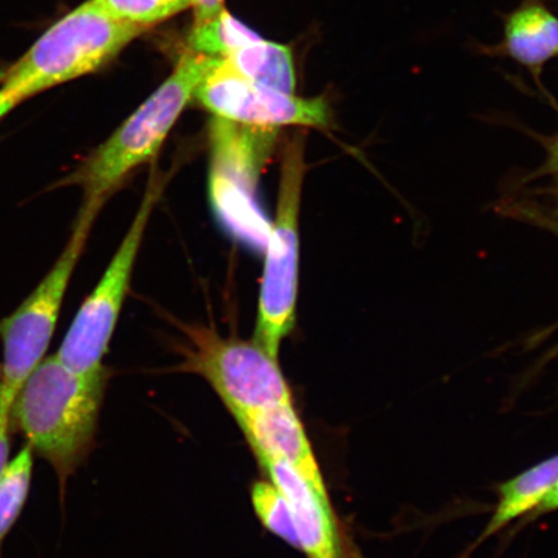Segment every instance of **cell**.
<instances>
[{
  "mask_svg": "<svg viewBox=\"0 0 558 558\" xmlns=\"http://www.w3.org/2000/svg\"><path fill=\"white\" fill-rule=\"evenodd\" d=\"M548 166L550 171L558 174V136L554 144L550 145Z\"/></svg>",
  "mask_w": 558,
  "mask_h": 558,
  "instance_id": "21",
  "label": "cell"
},
{
  "mask_svg": "<svg viewBox=\"0 0 558 558\" xmlns=\"http://www.w3.org/2000/svg\"><path fill=\"white\" fill-rule=\"evenodd\" d=\"M260 38L225 10L205 23L194 24L187 46L191 52L226 60L241 47Z\"/></svg>",
  "mask_w": 558,
  "mask_h": 558,
  "instance_id": "14",
  "label": "cell"
},
{
  "mask_svg": "<svg viewBox=\"0 0 558 558\" xmlns=\"http://www.w3.org/2000/svg\"><path fill=\"white\" fill-rule=\"evenodd\" d=\"M111 16L124 23L149 26L191 9L192 0H95Z\"/></svg>",
  "mask_w": 558,
  "mask_h": 558,
  "instance_id": "17",
  "label": "cell"
},
{
  "mask_svg": "<svg viewBox=\"0 0 558 558\" xmlns=\"http://www.w3.org/2000/svg\"><path fill=\"white\" fill-rule=\"evenodd\" d=\"M220 60L191 51L181 56L156 93L56 186H80L83 205L101 208L132 171L157 156L202 81Z\"/></svg>",
  "mask_w": 558,
  "mask_h": 558,
  "instance_id": "2",
  "label": "cell"
},
{
  "mask_svg": "<svg viewBox=\"0 0 558 558\" xmlns=\"http://www.w3.org/2000/svg\"><path fill=\"white\" fill-rule=\"evenodd\" d=\"M270 483L288 499L294 515L300 550L308 558H361L349 547L333 513L329 493L277 460H259Z\"/></svg>",
  "mask_w": 558,
  "mask_h": 558,
  "instance_id": "9",
  "label": "cell"
},
{
  "mask_svg": "<svg viewBox=\"0 0 558 558\" xmlns=\"http://www.w3.org/2000/svg\"><path fill=\"white\" fill-rule=\"evenodd\" d=\"M226 61L243 78L281 93L295 94L294 58L288 46L260 38L241 47Z\"/></svg>",
  "mask_w": 558,
  "mask_h": 558,
  "instance_id": "13",
  "label": "cell"
},
{
  "mask_svg": "<svg viewBox=\"0 0 558 558\" xmlns=\"http://www.w3.org/2000/svg\"><path fill=\"white\" fill-rule=\"evenodd\" d=\"M146 27L124 23L95 0L60 19L3 75V93L17 105L56 86L97 72Z\"/></svg>",
  "mask_w": 558,
  "mask_h": 558,
  "instance_id": "3",
  "label": "cell"
},
{
  "mask_svg": "<svg viewBox=\"0 0 558 558\" xmlns=\"http://www.w3.org/2000/svg\"><path fill=\"white\" fill-rule=\"evenodd\" d=\"M11 407L2 402L0 404V473L9 462L10 456V430H11Z\"/></svg>",
  "mask_w": 558,
  "mask_h": 558,
  "instance_id": "18",
  "label": "cell"
},
{
  "mask_svg": "<svg viewBox=\"0 0 558 558\" xmlns=\"http://www.w3.org/2000/svg\"><path fill=\"white\" fill-rule=\"evenodd\" d=\"M557 483L558 453L501 484L498 487L497 508L472 548H476L481 543L492 538L494 534L499 533L512 521L532 512Z\"/></svg>",
  "mask_w": 558,
  "mask_h": 558,
  "instance_id": "12",
  "label": "cell"
},
{
  "mask_svg": "<svg viewBox=\"0 0 558 558\" xmlns=\"http://www.w3.org/2000/svg\"><path fill=\"white\" fill-rule=\"evenodd\" d=\"M16 102L7 97L3 93H0V120L10 111L16 107Z\"/></svg>",
  "mask_w": 558,
  "mask_h": 558,
  "instance_id": "22",
  "label": "cell"
},
{
  "mask_svg": "<svg viewBox=\"0 0 558 558\" xmlns=\"http://www.w3.org/2000/svg\"><path fill=\"white\" fill-rule=\"evenodd\" d=\"M555 511H558V483L554 486L553 490L548 492L546 497L535 506L533 511L527 514V518L529 521H533Z\"/></svg>",
  "mask_w": 558,
  "mask_h": 558,
  "instance_id": "20",
  "label": "cell"
},
{
  "mask_svg": "<svg viewBox=\"0 0 558 558\" xmlns=\"http://www.w3.org/2000/svg\"><path fill=\"white\" fill-rule=\"evenodd\" d=\"M2 397H3V372H2V364H0V404H2Z\"/></svg>",
  "mask_w": 558,
  "mask_h": 558,
  "instance_id": "23",
  "label": "cell"
},
{
  "mask_svg": "<svg viewBox=\"0 0 558 558\" xmlns=\"http://www.w3.org/2000/svg\"><path fill=\"white\" fill-rule=\"evenodd\" d=\"M303 135L284 145L277 209L269 228L254 341L278 360L282 341L296 323L299 215L306 171Z\"/></svg>",
  "mask_w": 558,
  "mask_h": 558,
  "instance_id": "4",
  "label": "cell"
},
{
  "mask_svg": "<svg viewBox=\"0 0 558 558\" xmlns=\"http://www.w3.org/2000/svg\"><path fill=\"white\" fill-rule=\"evenodd\" d=\"M34 451L25 445L0 473V544L23 512L31 490Z\"/></svg>",
  "mask_w": 558,
  "mask_h": 558,
  "instance_id": "15",
  "label": "cell"
},
{
  "mask_svg": "<svg viewBox=\"0 0 558 558\" xmlns=\"http://www.w3.org/2000/svg\"><path fill=\"white\" fill-rule=\"evenodd\" d=\"M190 339L183 368L209 383L227 409L241 418L292 402L278 360L254 340L227 339L205 326H185Z\"/></svg>",
  "mask_w": 558,
  "mask_h": 558,
  "instance_id": "6",
  "label": "cell"
},
{
  "mask_svg": "<svg viewBox=\"0 0 558 558\" xmlns=\"http://www.w3.org/2000/svg\"><path fill=\"white\" fill-rule=\"evenodd\" d=\"M194 10V24L205 23L218 16L221 11H225V0H192Z\"/></svg>",
  "mask_w": 558,
  "mask_h": 558,
  "instance_id": "19",
  "label": "cell"
},
{
  "mask_svg": "<svg viewBox=\"0 0 558 558\" xmlns=\"http://www.w3.org/2000/svg\"><path fill=\"white\" fill-rule=\"evenodd\" d=\"M194 99L220 120L247 128L277 130L300 125L318 130L330 129L332 111L325 96L299 97L257 85L243 78L220 60L204 81Z\"/></svg>",
  "mask_w": 558,
  "mask_h": 558,
  "instance_id": "8",
  "label": "cell"
},
{
  "mask_svg": "<svg viewBox=\"0 0 558 558\" xmlns=\"http://www.w3.org/2000/svg\"><path fill=\"white\" fill-rule=\"evenodd\" d=\"M108 376L107 367L75 373L58 355H50L12 402L11 424H16L34 453L51 464L61 486L93 450Z\"/></svg>",
  "mask_w": 558,
  "mask_h": 558,
  "instance_id": "1",
  "label": "cell"
},
{
  "mask_svg": "<svg viewBox=\"0 0 558 558\" xmlns=\"http://www.w3.org/2000/svg\"><path fill=\"white\" fill-rule=\"evenodd\" d=\"M236 423L257 459L289 464L319 490L327 492L323 472L292 402L257 411Z\"/></svg>",
  "mask_w": 558,
  "mask_h": 558,
  "instance_id": "10",
  "label": "cell"
},
{
  "mask_svg": "<svg viewBox=\"0 0 558 558\" xmlns=\"http://www.w3.org/2000/svg\"><path fill=\"white\" fill-rule=\"evenodd\" d=\"M254 511L269 532L300 549L294 515L284 495L270 481H257L251 490Z\"/></svg>",
  "mask_w": 558,
  "mask_h": 558,
  "instance_id": "16",
  "label": "cell"
},
{
  "mask_svg": "<svg viewBox=\"0 0 558 558\" xmlns=\"http://www.w3.org/2000/svg\"><path fill=\"white\" fill-rule=\"evenodd\" d=\"M493 54L506 56L541 80L544 66L558 59V16L543 0H523L504 19V39Z\"/></svg>",
  "mask_w": 558,
  "mask_h": 558,
  "instance_id": "11",
  "label": "cell"
},
{
  "mask_svg": "<svg viewBox=\"0 0 558 558\" xmlns=\"http://www.w3.org/2000/svg\"><path fill=\"white\" fill-rule=\"evenodd\" d=\"M101 208L83 205L70 240L47 276L9 317L0 319L3 341V397L12 407L21 387L50 347L70 278Z\"/></svg>",
  "mask_w": 558,
  "mask_h": 558,
  "instance_id": "5",
  "label": "cell"
},
{
  "mask_svg": "<svg viewBox=\"0 0 558 558\" xmlns=\"http://www.w3.org/2000/svg\"><path fill=\"white\" fill-rule=\"evenodd\" d=\"M165 187L163 174L153 170L142 205L128 234L124 235L100 282L83 302L56 353L62 364L75 373L90 374L105 367L102 360L108 352L130 289L138 250L153 209L162 197Z\"/></svg>",
  "mask_w": 558,
  "mask_h": 558,
  "instance_id": "7",
  "label": "cell"
}]
</instances>
